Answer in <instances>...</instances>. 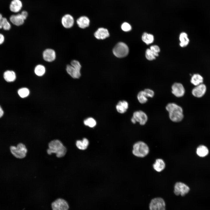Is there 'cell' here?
Listing matches in <instances>:
<instances>
[{
	"label": "cell",
	"mask_w": 210,
	"mask_h": 210,
	"mask_svg": "<svg viewBox=\"0 0 210 210\" xmlns=\"http://www.w3.org/2000/svg\"><path fill=\"white\" fill-rule=\"evenodd\" d=\"M166 108L169 112V118L172 121L178 122L183 119V110L180 106L174 103H169L166 106Z\"/></svg>",
	"instance_id": "cell-1"
},
{
	"label": "cell",
	"mask_w": 210,
	"mask_h": 210,
	"mask_svg": "<svg viewBox=\"0 0 210 210\" xmlns=\"http://www.w3.org/2000/svg\"><path fill=\"white\" fill-rule=\"evenodd\" d=\"M49 148L47 150V153L51 155L55 153L58 158L64 156L66 154L67 150L62 142L59 140H54L50 141L48 144Z\"/></svg>",
	"instance_id": "cell-2"
},
{
	"label": "cell",
	"mask_w": 210,
	"mask_h": 210,
	"mask_svg": "<svg viewBox=\"0 0 210 210\" xmlns=\"http://www.w3.org/2000/svg\"><path fill=\"white\" fill-rule=\"evenodd\" d=\"M149 152V149L148 146L143 142H138L133 146L132 153L137 157H144L148 154Z\"/></svg>",
	"instance_id": "cell-3"
},
{
	"label": "cell",
	"mask_w": 210,
	"mask_h": 210,
	"mask_svg": "<svg viewBox=\"0 0 210 210\" xmlns=\"http://www.w3.org/2000/svg\"><path fill=\"white\" fill-rule=\"evenodd\" d=\"M81 66L80 62L76 60H73L71 63V65H68L66 67L67 73L72 78H78L80 76V70Z\"/></svg>",
	"instance_id": "cell-4"
},
{
	"label": "cell",
	"mask_w": 210,
	"mask_h": 210,
	"mask_svg": "<svg viewBox=\"0 0 210 210\" xmlns=\"http://www.w3.org/2000/svg\"><path fill=\"white\" fill-rule=\"evenodd\" d=\"M11 154L15 158L22 159L26 156L27 149L25 145L22 143L18 144L17 146H11L10 147Z\"/></svg>",
	"instance_id": "cell-5"
},
{
	"label": "cell",
	"mask_w": 210,
	"mask_h": 210,
	"mask_svg": "<svg viewBox=\"0 0 210 210\" xmlns=\"http://www.w3.org/2000/svg\"><path fill=\"white\" fill-rule=\"evenodd\" d=\"M129 52L128 46L125 43L120 42L118 43L113 49V53L116 57L119 58L126 56Z\"/></svg>",
	"instance_id": "cell-6"
},
{
	"label": "cell",
	"mask_w": 210,
	"mask_h": 210,
	"mask_svg": "<svg viewBox=\"0 0 210 210\" xmlns=\"http://www.w3.org/2000/svg\"><path fill=\"white\" fill-rule=\"evenodd\" d=\"M165 203L161 197H156L152 199L149 205L150 210H166Z\"/></svg>",
	"instance_id": "cell-7"
},
{
	"label": "cell",
	"mask_w": 210,
	"mask_h": 210,
	"mask_svg": "<svg viewBox=\"0 0 210 210\" xmlns=\"http://www.w3.org/2000/svg\"><path fill=\"white\" fill-rule=\"evenodd\" d=\"M190 189L186 184L181 182L176 183L174 186V192L176 195L184 196L189 192Z\"/></svg>",
	"instance_id": "cell-8"
},
{
	"label": "cell",
	"mask_w": 210,
	"mask_h": 210,
	"mask_svg": "<svg viewBox=\"0 0 210 210\" xmlns=\"http://www.w3.org/2000/svg\"><path fill=\"white\" fill-rule=\"evenodd\" d=\"M53 210H68L69 206L67 202L62 199H58L51 204Z\"/></svg>",
	"instance_id": "cell-9"
},
{
	"label": "cell",
	"mask_w": 210,
	"mask_h": 210,
	"mask_svg": "<svg viewBox=\"0 0 210 210\" xmlns=\"http://www.w3.org/2000/svg\"><path fill=\"white\" fill-rule=\"evenodd\" d=\"M172 93L177 97H181L184 95L185 93L184 88L181 83H176L172 87Z\"/></svg>",
	"instance_id": "cell-10"
},
{
	"label": "cell",
	"mask_w": 210,
	"mask_h": 210,
	"mask_svg": "<svg viewBox=\"0 0 210 210\" xmlns=\"http://www.w3.org/2000/svg\"><path fill=\"white\" fill-rule=\"evenodd\" d=\"M132 117L136 122H138L141 125H144L148 120L147 115L141 111H137L134 112Z\"/></svg>",
	"instance_id": "cell-11"
},
{
	"label": "cell",
	"mask_w": 210,
	"mask_h": 210,
	"mask_svg": "<svg viewBox=\"0 0 210 210\" xmlns=\"http://www.w3.org/2000/svg\"><path fill=\"white\" fill-rule=\"evenodd\" d=\"M3 77L6 81L8 83H11L14 82L16 80L17 75L15 71L14 70L7 69L3 71Z\"/></svg>",
	"instance_id": "cell-12"
},
{
	"label": "cell",
	"mask_w": 210,
	"mask_h": 210,
	"mask_svg": "<svg viewBox=\"0 0 210 210\" xmlns=\"http://www.w3.org/2000/svg\"><path fill=\"white\" fill-rule=\"evenodd\" d=\"M206 90V88L205 85L202 83L195 86L192 90V93L194 97L200 98L204 95Z\"/></svg>",
	"instance_id": "cell-13"
},
{
	"label": "cell",
	"mask_w": 210,
	"mask_h": 210,
	"mask_svg": "<svg viewBox=\"0 0 210 210\" xmlns=\"http://www.w3.org/2000/svg\"><path fill=\"white\" fill-rule=\"evenodd\" d=\"M9 20L14 25L19 27L24 24L25 20L21 13H19L11 15L9 18Z\"/></svg>",
	"instance_id": "cell-14"
},
{
	"label": "cell",
	"mask_w": 210,
	"mask_h": 210,
	"mask_svg": "<svg viewBox=\"0 0 210 210\" xmlns=\"http://www.w3.org/2000/svg\"><path fill=\"white\" fill-rule=\"evenodd\" d=\"M61 22L63 26L66 28H70L73 25L74 20L73 16L69 14H66L62 18Z\"/></svg>",
	"instance_id": "cell-15"
},
{
	"label": "cell",
	"mask_w": 210,
	"mask_h": 210,
	"mask_svg": "<svg viewBox=\"0 0 210 210\" xmlns=\"http://www.w3.org/2000/svg\"><path fill=\"white\" fill-rule=\"evenodd\" d=\"M43 56L45 61L50 62L53 61L55 59L56 53L53 50L47 49L43 51Z\"/></svg>",
	"instance_id": "cell-16"
},
{
	"label": "cell",
	"mask_w": 210,
	"mask_h": 210,
	"mask_svg": "<svg viewBox=\"0 0 210 210\" xmlns=\"http://www.w3.org/2000/svg\"><path fill=\"white\" fill-rule=\"evenodd\" d=\"M94 36L97 39H104L109 37V34L107 29L100 28L95 32Z\"/></svg>",
	"instance_id": "cell-17"
},
{
	"label": "cell",
	"mask_w": 210,
	"mask_h": 210,
	"mask_svg": "<svg viewBox=\"0 0 210 210\" xmlns=\"http://www.w3.org/2000/svg\"><path fill=\"white\" fill-rule=\"evenodd\" d=\"M22 6L21 1L20 0H13L10 6V9L12 12L16 13L21 10Z\"/></svg>",
	"instance_id": "cell-18"
},
{
	"label": "cell",
	"mask_w": 210,
	"mask_h": 210,
	"mask_svg": "<svg viewBox=\"0 0 210 210\" xmlns=\"http://www.w3.org/2000/svg\"><path fill=\"white\" fill-rule=\"evenodd\" d=\"M90 22L89 19L85 16H82L79 17L76 21L78 27L82 29L88 27L89 25Z\"/></svg>",
	"instance_id": "cell-19"
},
{
	"label": "cell",
	"mask_w": 210,
	"mask_h": 210,
	"mask_svg": "<svg viewBox=\"0 0 210 210\" xmlns=\"http://www.w3.org/2000/svg\"><path fill=\"white\" fill-rule=\"evenodd\" d=\"M203 80V77L200 74H195L192 76L190 82L193 85L196 86L202 83Z\"/></svg>",
	"instance_id": "cell-20"
},
{
	"label": "cell",
	"mask_w": 210,
	"mask_h": 210,
	"mask_svg": "<svg viewBox=\"0 0 210 210\" xmlns=\"http://www.w3.org/2000/svg\"><path fill=\"white\" fill-rule=\"evenodd\" d=\"M128 103L125 101L119 102L116 107L117 111L121 113H125L128 108Z\"/></svg>",
	"instance_id": "cell-21"
},
{
	"label": "cell",
	"mask_w": 210,
	"mask_h": 210,
	"mask_svg": "<svg viewBox=\"0 0 210 210\" xmlns=\"http://www.w3.org/2000/svg\"><path fill=\"white\" fill-rule=\"evenodd\" d=\"M165 166L164 162L161 159H157L153 165L154 169L158 172H160L163 170L165 168Z\"/></svg>",
	"instance_id": "cell-22"
},
{
	"label": "cell",
	"mask_w": 210,
	"mask_h": 210,
	"mask_svg": "<svg viewBox=\"0 0 210 210\" xmlns=\"http://www.w3.org/2000/svg\"><path fill=\"white\" fill-rule=\"evenodd\" d=\"M179 40L180 41V46L181 47L187 46L189 43V39L186 33L182 32L180 35Z\"/></svg>",
	"instance_id": "cell-23"
},
{
	"label": "cell",
	"mask_w": 210,
	"mask_h": 210,
	"mask_svg": "<svg viewBox=\"0 0 210 210\" xmlns=\"http://www.w3.org/2000/svg\"><path fill=\"white\" fill-rule=\"evenodd\" d=\"M89 144V141L87 139L84 138L83 140H77L76 143L77 147L79 149L85 150L86 149Z\"/></svg>",
	"instance_id": "cell-24"
},
{
	"label": "cell",
	"mask_w": 210,
	"mask_h": 210,
	"mask_svg": "<svg viewBox=\"0 0 210 210\" xmlns=\"http://www.w3.org/2000/svg\"><path fill=\"white\" fill-rule=\"evenodd\" d=\"M209 150L206 146L202 145L198 147L196 153L197 155L200 157H204L206 156L209 153Z\"/></svg>",
	"instance_id": "cell-25"
},
{
	"label": "cell",
	"mask_w": 210,
	"mask_h": 210,
	"mask_svg": "<svg viewBox=\"0 0 210 210\" xmlns=\"http://www.w3.org/2000/svg\"><path fill=\"white\" fill-rule=\"evenodd\" d=\"M142 39L146 44H149L153 42L154 38L153 35L144 33L142 36Z\"/></svg>",
	"instance_id": "cell-26"
},
{
	"label": "cell",
	"mask_w": 210,
	"mask_h": 210,
	"mask_svg": "<svg viewBox=\"0 0 210 210\" xmlns=\"http://www.w3.org/2000/svg\"><path fill=\"white\" fill-rule=\"evenodd\" d=\"M45 68L44 66L41 64L37 65L34 69L35 74L38 76H42L45 73Z\"/></svg>",
	"instance_id": "cell-27"
},
{
	"label": "cell",
	"mask_w": 210,
	"mask_h": 210,
	"mask_svg": "<svg viewBox=\"0 0 210 210\" xmlns=\"http://www.w3.org/2000/svg\"><path fill=\"white\" fill-rule=\"evenodd\" d=\"M2 26V29L1 30L6 32L10 31L12 28L10 23L5 17H3V18Z\"/></svg>",
	"instance_id": "cell-28"
},
{
	"label": "cell",
	"mask_w": 210,
	"mask_h": 210,
	"mask_svg": "<svg viewBox=\"0 0 210 210\" xmlns=\"http://www.w3.org/2000/svg\"><path fill=\"white\" fill-rule=\"evenodd\" d=\"M137 97L139 101L141 104H144L147 101L148 97L144 91H140L138 93Z\"/></svg>",
	"instance_id": "cell-29"
},
{
	"label": "cell",
	"mask_w": 210,
	"mask_h": 210,
	"mask_svg": "<svg viewBox=\"0 0 210 210\" xmlns=\"http://www.w3.org/2000/svg\"><path fill=\"white\" fill-rule=\"evenodd\" d=\"M158 55V54L154 52L150 49H148L146 51V59L148 60H153L155 59V57Z\"/></svg>",
	"instance_id": "cell-30"
},
{
	"label": "cell",
	"mask_w": 210,
	"mask_h": 210,
	"mask_svg": "<svg viewBox=\"0 0 210 210\" xmlns=\"http://www.w3.org/2000/svg\"><path fill=\"white\" fill-rule=\"evenodd\" d=\"M29 92L27 88H23L19 89L18 91V94L21 98L26 97L29 95Z\"/></svg>",
	"instance_id": "cell-31"
},
{
	"label": "cell",
	"mask_w": 210,
	"mask_h": 210,
	"mask_svg": "<svg viewBox=\"0 0 210 210\" xmlns=\"http://www.w3.org/2000/svg\"><path fill=\"white\" fill-rule=\"evenodd\" d=\"M84 124L90 127H94L96 124L95 120L92 118H88L84 121Z\"/></svg>",
	"instance_id": "cell-32"
},
{
	"label": "cell",
	"mask_w": 210,
	"mask_h": 210,
	"mask_svg": "<svg viewBox=\"0 0 210 210\" xmlns=\"http://www.w3.org/2000/svg\"><path fill=\"white\" fill-rule=\"evenodd\" d=\"M121 28L123 31L126 32L130 31L132 29L130 24L127 22H125L123 23L121 25Z\"/></svg>",
	"instance_id": "cell-33"
},
{
	"label": "cell",
	"mask_w": 210,
	"mask_h": 210,
	"mask_svg": "<svg viewBox=\"0 0 210 210\" xmlns=\"http://www.w3.org/2000/svg\"><path fill=\"white\" fill-rule=\"evenodd\" d=\"M144 91L147 97H153L154 95V91L151 89H146Z\"/></svg>",
	"instance_id": "cell-34"
},
{
	"label": "cell",
	"mask_w": 210,
	"mask_h": 210,
	"mask_svg": "<svg viewBox=\"0 0 210 210\" xmlns=\"http://www.w3.org/2000/svg\"><path fill=\"white\" fill-rule=\"evenodd\" d=\"M6 37L4 34L0 32V46L3 45L6 41Z\"/></svg>",
	"instance_id": "cell-35"
},
{
	"label": "cell",
	"mask_w": 210,
	"mask_h": 210,
	"mask_svg": "<svg viewBox=\"0 0 210 210\" xmlns=\"http://www.w3.org/2000/svg\"><path fill=\"white\" fill-rule=\"evenodd\" d=\"M150 49L154 52L157 54H158L160 51V48L159 46L155 45L151 46Z\"/></svg>",
	"instance_id": "cell-36"
},
{
	"label": "cell",
	"mask_w": 210,
	"mask_h": 210,
	"mask_svg": "<svg viewBox=\"0 0 210 210\" xmlns=\"http://www.w3.org/2000/svg\"><path fill=\"white\" fill-rule=\"evenodd\" d=\"M21 14L25 20L28 16V13L25 10H24L21 12Z\"/></svg>",
	"instance_id": "cell-37"
},
{
	"label": "cell",
	"mask_w": 210,
	"mask_h": 210,
	"mask_svg": "<svg viewBox=\"0 0 210 210\" xmlns=\"http://www.w3.org/2000/svg\"><path fill=\"white\" fill-rule=\"evenodd\" d=\"M3 17L1 14L0 13V30H2V22Z\"/></svg>",
	"instance_id": "cell-38"
},
{
	"label": "cell",
	"mask_w": 210,
	"mask_h": 210,
	"mask_svg": "<svg viewBox=\"0 0 210 210\" xmlns=\"http://www.w3.org/2000/svg\"><path fill=\"white\" fill-rule=\"evenodd\" d=\"M4 114V111L0 106V118L2 117Z\"/></svg>",
	"instance_id": "cell-39"
},
{
	"label": "cell",
	"mask_w": 210,
	"mask_h": 210,
	"mask_svg": "<svg viewBox=\"0 0 210 210\" xmlns=\"http://www.w3.org/2000/svg\"><path fill=\"white\" fill-rule=\"evenodd\" d=\"M131 120L132 122L134 124H135L136 122L135 119L133 117L132 118Z\"/></svg>",
	"instance_id": "cell-40"
}]
</instances>
